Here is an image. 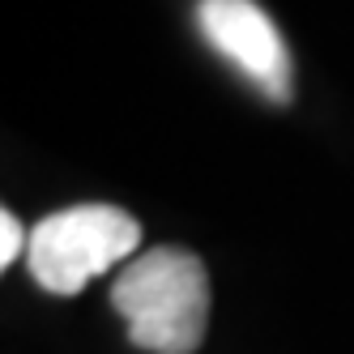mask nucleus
Listing matches in <instances>:
<instances>
[{
	"label": "nucleus",
	"mask_w": 354,
	"mask_h": 354,
	"mask_svg": "<svg viewBox=\"0 0 354 354\" xmlns=\"http://www.w3.org/2000/svg\"><path fill=\"white\" fill-rule=\"evenodd\" d=\"M111 303L133 346L149 354H192L209 324V277L192 252L154 248L120 269Z\"/></svg>",
	"instance_id": "obj_1"
},
{
	"label": "nucleus",
	"mask_w": 354,
	"mask_h": 354,
	"mask_svg": "<svg viewBox=\"0 0 354 354\" xmlns=\"http://www.w3.org/2000/svg\"><path fill=\"white\" fill-rule=\"evenodd\" d=\"M141 243L133 214L115 205H73L47 214L26 243V265L35 282L52 295H77L98 273L129 261Z\"/></svg>",
	"instance_id": "obj_2"
},
{
	"label": "nucleus",
	"mask_w": 354,
	"mask_h": 354,
	"mask_svg": "<svg viewBox=\"0 0 354 354\" xmlns=\"http://www.w3.org/2000/svg\"><path fill=\"white\" fill-rule=\"evenodd\" d=\"M196 26L218 56H226L243 77L273 103L295 98V68L282 30L257 0H196Z\"/></svg>",
	"instance_id": "obj_3"
},
{
	"label": "nucleus",
	"mask_w": 354,
	"mask_h": 354,
	"mask_svg": "<svg viewBox=\"0 0 354 354\" xmlns=\"http://www.w3.org/2000/svg\"><path fill=\"white\" fill-rule=\"evenodd\" d=\"M26 243H30V235L21 231V222L5 209L0 214V265H13L21 252H26Z\"/></svg>",
	"instance_id": "obj_4"
}]
</instances>
